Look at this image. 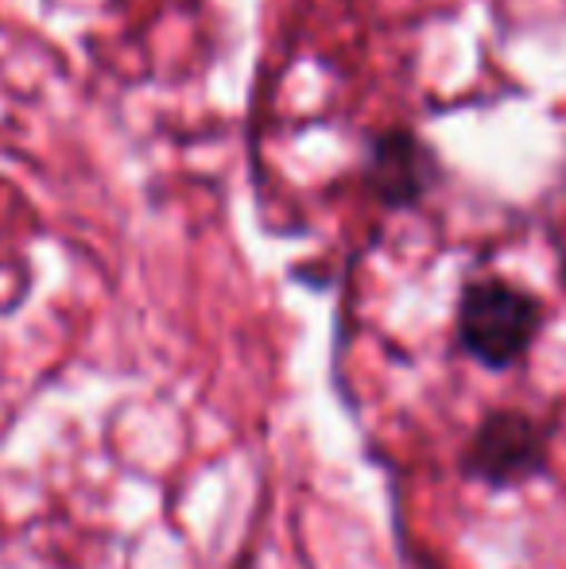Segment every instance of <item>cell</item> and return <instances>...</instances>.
Segmentation results:
<instances>
[{"mask_svg": "<svg viewBox=\"0 0 566 569\" xmlns=\"http://www.w3.org/2000/svg\"><path fill=\"white\" fill-rule=\"evenodd\" d=\"M539 326H544V307L524 287L508 279H469L461 287L454 333L481 368L500 372L524 360L536 345Z\"/></svg>", "mask_w": 566, "mask_h": 569, "instance_id": "1", "label": "cell"}, {"mask_svg": "<svg viewBox=\"0 0 566 569\" xmlns=\"http://www.w3.org/2000/svg\"><path fill=\"white\" fill-rule=\"evenodd\" d=\"M446 179L435 143L408 124H388L365 136L361 159H357V182L361 190L388 213L419 210Z\"/></svg>", "mask_w": 566, "mask_h": 569, "instance_id": "2", "label": "cell"}, {"mask_svg": "<svg viewBox=\"0 0 566 569\" xmlns=\"http://www.w3.org/2000/svg\"><path fill=\"white\" fill-rule=\"evenodd\" d=\"M466 472L489 488H513L539 477L547 465V435L524 411H489L477 422L461 457Z\"/></svg>", "mask_w": 566, "mask_h": 569, "instance_id": "3", "label": "cell"}]
</instances>
